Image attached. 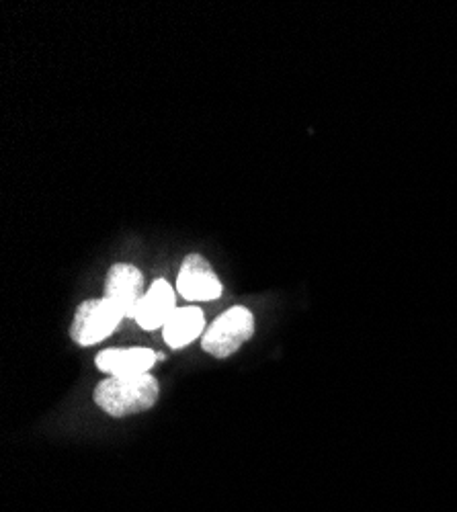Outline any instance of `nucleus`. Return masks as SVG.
Returning <instances> with one entry per match:
<instances>
[{
    "mask_svg": "<svg viewBox=\"0 0 457 512\" xmlns=\"http://www.w3.org/2000/svg\"><path fill=\"white\" fill-rule=\"evenodd\" d=\"M144 275L128 263H117L105 277V300L111 302L123 318H132L144 297Z\"/></svg>",
    "mask_w": 457,
    "mask_h": 512,
    "instance_id": "5",
    "label": "nucleus"
},
{
    "mask_svg": "<svg viewBox=\"0 0 457 512\" xmlns=\"http://www.w3.org/2000/svg\"><path fill=\"white\" fill-rule=\"evenodd\" d=\"M205 334V316L195 306L177 308L175 314L169 318V322L162 328L164 343L171 349H185L191 345L195 338Z\"/></svg>",
    "mask_w": 457,
    "mask_h": 512,
    "instance_id": "8",
    "label": "nucleus"
},
{
    "mask_svg": "<svg viewBox=\"0 0 457 512\" xmlns=\"http://www.w3.org/2000/svg\"><path fill=\"white\" fill-rule=\"evenodd\" d=\"M177 291L187 302H214L222 295V281L210 261L197 252H191L181 263Z\"/></svg>",
    "mask_w": 457,
    "mask_h": 512,
    "instance_id": "4",
    "label": "nucleus"
},
{
    "mask_svg": "<svg viewBox=\"0 0 457 512\" xmlns=\"http://www.w3.org/2000/svg\"><path fill=\"white\" fill-rule=\"evenodd\" d=\"M177 297L173 285L166 279H156L152 285L146 289L144 297L140 300L134 322L142 330H162L164 324L169 322V318L177 310Z\"/></svg>",
    "mask_w": 457,
    "mask_h": 512,
    "instance_id": "6",
    "label": "nucleus"
},
{
    "mask_svg": "<svg viewBox=\"0 0 457 512\" xmlns=\"http://www.w3.org/2000/svg\"><path fill=\"white\" fill-rule=\"evenodd\" d=\"M160 396V383L154 375L107 377L95 388V404L113 418L150 410Z\"/></svg>",
    "mask_w": 457,
    "mask_h": 512,
    "instance_id": "1",
    "label": "nucleus"
},
{
    "mask_svg": "<svg viewBox=\"0 0 457 512\" xmlns=\"http://www.w3.org/2000/svg\"><path fill=\"white\" fill-rule=\"evenodd\" d=\"M255 334V316L244 306H234L218 316L201 336V347L207 355L226 359L234 355Z\"/></svg>",
    "mask_w": 457,
    "mask_h": 512,
    "instance_id": "2",
    "label": "nucleus"
},
{
    "mask_svg": "<svg viewBox=\"0 0 457 512\" xmlns=\"http://www.w3.org/2000/svg\"><path fill=\"white\" fill-rule=\"evenodd\" d=\"M121 320L123 314L111 302H107L105 297H101V300H87L78 306L74 314L70 338L80 347L99 345L115 332Z\"/></svg>",
    "mask_w": 457,
    "mask_h": 512,
    "instance_id": "3",
    "label": "nucleus"
},
{
    "mask_svg": "<svg viewBox=\"0 0 457 512\" xmlns=\"http://www.w3.org/2000/svg\"><path fill=\"white\" fill-rule=\"evenodd\" d=\"M160 359L150 349L132 347V349H105L97 355L95 365L99 371L107 373L109 377H132L150 373L154 363Z\"/></svg>",
    "mask_w": 457,
    "mask_h": 512,
    "instance_id": "7",
    "label": "nucleus"
}]
</instances>
